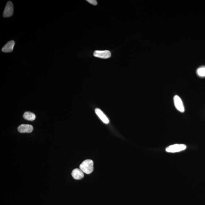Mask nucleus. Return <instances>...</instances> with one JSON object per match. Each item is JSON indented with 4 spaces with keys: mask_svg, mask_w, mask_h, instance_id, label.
<instances>
[{
    "mask_svg": "<svg viewBox=\"0 0 205 205\" xmlns=\"http://www.w3.org/2000/svg\"><path fill=\"white\" fill-rule=\"evenodd\" d=\"M80 169L86 174H91L94 170V162L91 160H87L80 165Z\"/></svg>",
    "mask_w": 205,
    "mask_h": 205,
    "instance_id": "obj_1",
    "label": "nucleus"
},
{
    "mask_svg": "<svg viewBox=\"0 0 205 205\" xmlns=\"http://www.w3.org/2000/svg\"><path fill=\"white\" fill-rule=\"evenodd\" d=\"M186 146L184 144H175L169 146L166 148V151L169 153H176L184 151Z\"/></svg>",
    "mask_w": 205,
    "mask_h": 205,
    "instance_id": "obj_2",
    "label": "nucleus"
},
{
    "mask_svg": "<svg viewBox=\"0 0 205 205\" xmlns=\"http://www.w3.org/2000/svg\"><path fill=\"white\" fill-rule=\"evenodd\" d=\"M13 12L14 7L12 2L11 1L8 2L3 13V16L4 18L11 17L13 15Z\"/></svg>",
    "mask_w": 205,
    "mask_h": 205,
    "instance_id": "obj_3",
    "label": "nucleus"
},
{
    "mask_svg": "<svg viewBox=\"0 0 205 205\" xmlns=\"http://www.w3.org/2000/svg\"><path fill=\"white\" fill-rule=\"evenodd\" d=\"M174 102L176 109L180 112L184 113L185 111V108L181 98L177 95H176L174 97Z\"/></svg>",
    "mask_w": 205,
    "mask_h": 205,
    "instance_id": "obj_4",
    "label": "nucleus"
},
{
    "mask_svg": "<svg viewBox=\"0 0 205 205\" xmlns=\"http://www.w3.org/2000/svg\"><path fill=\"white\" fill-rule=\"evenodd\" d=\"M94 55L96 57L106 59L111 56V53L108 50L96 51L94 52Z\"/></svg>",
    "mask_w": 205,
    "mask_h": 205,
    "instance_id": "obj_5",
    "label": "nucleus"
},
{
    "mask_svg": "<svg viewBox=\"0 0 205 205\" xmlns=\"http://www.w3.org/2000/svg\"><path fill=\"white\" fill-rule=\"evenodd\" d=\"M33 129V126L29 124H21L18 128V131L20 133H31Z\"/></svg>",
    "mask_w": 205,
    "mask_h": 205,
    "instance_id": "obj_6",
    "label": "nucleus"
},
{
    "mask_svg": "<svg viewBox=\"0 0 205 205\" xmlns=\"http://www.w3.org/2000/svg\"><path fill=\"white\" fill-rule=\"evenodd\" d=\"M95 112L101 121L105 124H108L109 123V119L100 109L99 108H96L95 109Z\"/></svg>",
    "mask_w": 205,
    "mask_h": 205,
    "instance_id": "obj_7",
    "label": "nucleus"
},
{
    "mask_svg": "<svg viewBox=\"0 0 205 205\" xmlns=\"http://www.w3.org/2000/svg\"><path fill=\"white\" fill-rule=\"evenodd\" d=\"M71 175L74 179L81 180L84 177V173L80 169H75L72 172Z\"/></svg>",
    "mask_w": 205,
    "mask_h": 205,
    "instance_id": "obj_8",
    "label": "nucleus"
},
{
    "mask_svg": "<svg viewBox=\"0 0 205 205\" xmlns=\"http://www.w3.org/2000/svg\"><path fill=\"white\" fill-rule=\"evenodd\" d=\"M15 45V41H10L3 47L2 51L4 53H10L13 51Z\"/></svg>",
    "mask_w": 205,
    "mask_h": 205,
    "instance_id": "obj_9",
    "label": "nucleus"
},
{
    "mask_svg": "<svg viewBox=\"0 0 205 205\" xmlns=\"http://www.w3.org/2000/svg\"><path fill=\"white\" fill-rule=\"evenodd\" d=\"M23 118L29 121H34L36 119V116L34 113L30 112H26L23 114Z\"/></svg>",
    "mask_w": 205,
    "mask_h": 205,
    "instance_id": "obj_10",
    "label": "nucleus"
},
{
    "mask_svg": "<svg viewBox=\"0 0 205 205\" xmlns=\"http://www.w3.org/2000/svg\"><path fill=\"white\" fill-rule=\"evenodd\" d=\"M197 74L200 77H205V66H202L197 70Z\"/></svg>",
    "mask_w": 205,
    "mask_h": 205,
    "instance_id": "obj_11",
    "label": "nucleus"
},
{
    "mask_svg": "<svg viewBox=\"0 0 205 205\" xmlns=\"http://www.w3.org/2000/svg\"><path fill=\"white\" fill-rule=\"evenodd\" d=\"M87 1L91 4L94 5V6H96L97 4V1L96 0H87Z\"/></svg>",
    "mask_w": 205,
    "mask_h": 205,
    "instance_id": "obj_12",
    "label": "nucleus"
}]
</instances>
